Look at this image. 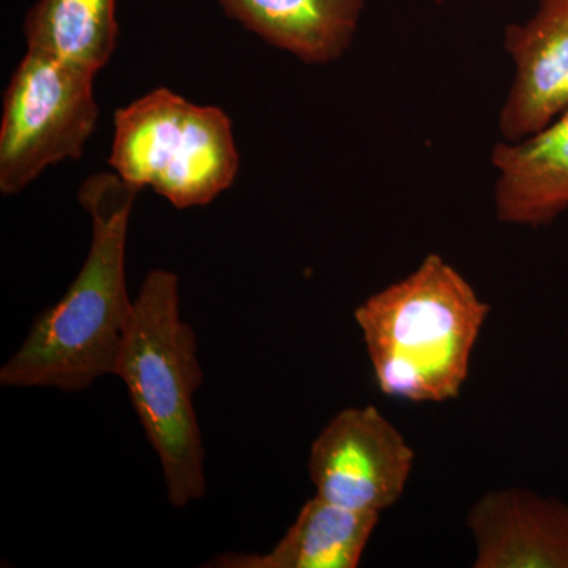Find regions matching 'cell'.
I'll return each mask as SVG.
<instances>
[{"instance_id":"obj_1","label":"cell","mask_w":568,"mask_h":568,"mask_svg":"<svg viewBox=\"0 0 568 568\" xmlns=\"http://www.w3.org/2000/svg\"><path fill=\"white\" fill-rule=\"evenodd\" d=\"M138 193L114 171L82 182L78 197L92 222L88 257L65 295L37 316L0 368V386L81 392L115 375L133 315L125 261Z\"/></svg>"},{"instance_id":"obj_2","label":"cell","mask_w":568,"mask_h":568,"mask_svg":"<svg viewBox=\"0 0 568 568\" xmlns=\"http://www.w3.org/2000/svg\"><path fill=\"white\" fill-rule=\"evenodd\" d=\"M489 312L454 265L428 254L355 308L377 388L410 403L458 398Z\"/></svg>"},{"instance_id":"obj_3","label":"cell","mask_w":568,"mask_h":568,"mask_svg":"<svg viewBox=\"0 0 568 568\" xmlns=\"http://www.w3.org/2000/svg\"><path fill=\"white\" fill-rule=\"evenodd\" d=\"M115 376L159 457L170 503L185 508L203 499L205 450L193 403L203 368L174 272L153 268L142 282Z\"/></svg>"},{"instance_id":"obj_4","label":"cell","mask_w":568,"mask_h":568,"mask_svg":"<svg viewBox=\"0 0 568 568\" xmlns=\"http://www.w3.org/2000/svg\"><path fill=\"white\" fill-rule=\"evenodd\" d=\"M239 162L233 122L222 108L159 88L115 111L112 171L175 209L211 204L233 186Z\"/></svg>"},{"instance_id":"obj_5","label":"cell","mask_w":568,"mask_h":568,"mask_svg":"<svg viewBox=\"0 0 568 568\" xmlns=\"http://www.w3.org/2000/svg\"><path fill=\"white\" fill-rule=\"evenodd\" d=\"M97 73L28 50L3 93L0 193L28 189L52 164L81 159L99 122Z\"/></svg>"},{"instance_id":"obj_6","label":"cell","mask_w":568,"mask_h":568,"mask_svg":"<svg viewBox=\"0 0 568 568\" xmlns=\"http://www.w3.org/2000/svg\"><path fill=\"white\" fill-rule=\"evenodd\" d=\"M414 459V448L377 407H346L313 440L308 476L328 503L381 515L402 499Z\"/></svg>"},{"instance_id":"obj_7","label":"cell","mask_w":568,"mask_h":568,"mask_svg":"<svg viewBox=\"0 0 568 568\" xmlns=\"http://www.w3.org/2000/svg\"><path fill=\"white\" fill-rule=\"evenodd\" d=\"M504 50L515 74L497 126L504 141L515 142L568 110V0H538L528 21L507 26Z\"/></svg>"},{"instance_id":"obj_8","label":"cell","mask_w":568,"mask_h":568,"mask_svg":"<svg viewBox=\"0 0 568 568\" xmlns=\"http://www.w3.org/2000/svg\"><path fill=\"white\" fill-rule=\"evenodd\" d=\"M476 568H568V504L525 488L489 491L467 515Z\"/></svg>"},{"instance_id":"obj_9","label":"cell","mask_w":568,"mask_h":568,"mask_svg":"<svg viewBox=\"0 0 568 568\" xmlns=\"http://www.w3.org/2000/svg\"><path fill=\"white\" fill-rule=\"evenodd\" d=\"M500 223L540 227L568 211V110L540 132L491 151Z\"/></svg>"},{"instance_id":"obj_10","label":"cell","mask_w":568,"mask_h":568,"mask_svg":"<svg viewBox=\"0 0 568 568\" xmlns=\"http://www.w3.org/2000/svg\"><path fill=\"white\" fill-rule=\"evenodd\" d=\"M231 20L306 65H331L349 51L366 0H219Z\"/></svg>"},{"instance_id":"obj_11","label":"cell","mask_w":568,"mask_h":568,"mask_svg":"<svg viewBox=\"0 0 568 568\" xmlns=\"http://www.w3.org/2000/svg\"><path fill=\"white\" fill-rule=\"evenodd\" d=\"M381 515L347 510L315 496L305 503L282 540L271 551L223 552L205 567L355 568L375 532Z\"/></svg>"},{"instance_id":"obj_12","label":"cell","mask_w":568,"mask_h":568,"mask_svg":"<svg viewBox=\"0 0 568 568\" xmlns=\"http://www.w3.org/2000/svg\"><path fill=\"white\" fill-rule=\"evenodd\" d=\"M118 0H39L26 14L28 50L99 73L119 41Z\"/></svg>"}]
</instances>
